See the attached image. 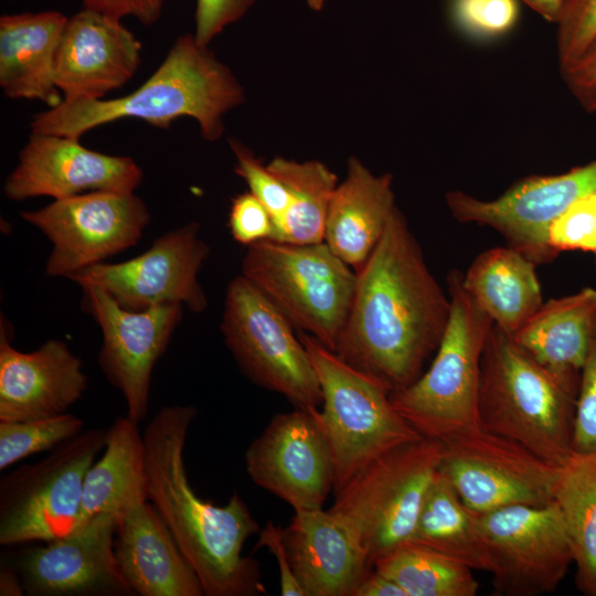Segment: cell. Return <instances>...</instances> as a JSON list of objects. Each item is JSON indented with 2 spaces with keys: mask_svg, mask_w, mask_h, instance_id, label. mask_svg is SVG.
I'll use <instances>...</instances> for the list:
<instances>
[{
  "mask_svg": "<svg viewBox=\"0 0 596 596\" xmlns=\"http://www.w3.org/2000/svg\"><path fill=\"white\" fill-rule=\"evenodd\" d=\"M450 298L430 273L396 207L356 272L350 312L336 353L391 393L414 383L440 344Z\"/></svg>",
  "mask_w": 596,
  "mask_h": 596,
  "instance_id": "1",
  "label": "cell"
},
{
  "mask_svg": "<svg viewBox=\"0 0 596 596\" xmlns=\"http://www.w3.org/2000/svg\"><path fill=\"white\" fill-rule=\"evenodd\" d=\"M196 415L192 405L162 407L143 433L146 496L158 511L206 596L265 594L258 563L243 556L246 540L260 528L234 491L224 505L192 489L183 450Z\"/></svg>",
  "mask_w": 596,
  "mask_h": 596,
  "instance_id": "2",
  "label": "cell"
},
{
  "mask_svg": "<svg viewBox=\"0 0 596 596\" xmlns=\"http://www.w3.org/2000/svg\"><path fill=\"white\" fill-rule=\"evenodd\" d=\"M244 102V91L230 68L193 34L178 38L162 63L137 89L111 99L62 100L31 120L33 132L79 139L99 126L132 118L168 129L181 117L194 119L201 135L217 140L223 116Z\"/></svg>",
  "mask_w": 596,
  "mask_h": 596,
  "instance_id": "3",
  "label": "cell"
},
{
  "mask_svg": "<svg viewBox=\"0 0 596 596\" xmlns=\"http://www.w3.org/2000/svg\"><path fill=\"white\" fill-rule=\"evenodd\" d=\"M578 391L492 326L481 358L479 427L561 466L573 453Z\"/></svg>",
  "mask_w": 596,
  "mask_h": 596,
  "instance_id": "4",
  "label": "cell"
},
{
  "mask_svg": "<svg viewBox=\"0 0 596 596\" xmlns=\"http://www.w3.org/2000/svg\"><path fill=\"white\" fill-rule=\"evenodd\" d=\"M316 370L322 409L316 416L333 467V494L387 453L424 438L395 409L390 390L308 333H298Z\"/></svg>",
  "mask_w": 596,
  "mask_h": 596,
  "instance_id": "5",
  "label": "cell"
},
{
  "mask_svg": "<svg viewBox=\"0 0 596 596\" xmlns=\"http://www.w3.org/2000/svg\"><path fill=\"white\" fill-rule=\"evenodd\" d=\"M450 316L429 368L409 386L391 393L395 409L423 437L444 440L479 427L481 358L492 320L462 286L447 276Z\"/></svg>",
  "mask_w": 596,
  "mask_h": 596,
  "instance_id": "6",
  "label": "cell"
},
{
  "mask_svg": "<svg viewBox=\"0 0 596 596\" xmlns=\"http://www.w3.org/2000/svg\"><path fill=\"white\" fill-rule=\"evenodd\" d=\"M295 329L337 349L356 284V272L324 243L265 240L246 247L242 274Z\"/></svg>",
  "mask_w": 596,
  "mask_h": 596,
  "instance_id": "7",
  "label": "cell"
},
{
  "mask_svg": "<svg viewBox=\"0 0 596 596\" xmlns=\"http://www.w3.org/2000/svg\"><path fill=\"white\" fill-rule=\"evenodd\" d=\"M441 454V440L424 437L377 458L334 494L329 511L356 539L372 567L408 542Z\"/></svg>",
  "mask_w": 596,
  "mask_h": 596,
  "instance_id": "8",
  "label": "cell"
},
{
  "mask_svg": "<svg viewBox=\"0 0 596 596\" xmlns=\"http://www.w3.org/2000/svg\"><path fill=\"white\" fill-rule=\"evenodd\" d=\"M285 315L247 278L227 285L221 321L225 345L242 373L256 385L283 395L294 407L322 404L310 355Z\"/></svg>",
  "mask_w": 596,
  "mask_h": 596,
  "instance_id": "9",
  "label": "cell"
},
{
  "mask_svg": "<svg viewBox=\"0 0 596 596\" xmlns=\"http://www.w3.org/2000/svg\"><path fill=\"white\" fill-rule=\"evenodd\" d=\"M106 438L107 429L83 430L1 479V545L49 542L78 525L85 476Z\"/></svg>",
  "mask_w": 596,
  "mask_h": 596,
  "instance_id": "10",
  "label": "cell"
},
{
  "mask_svg": "<svg viewBox=\"0 0 596 596\" xmlns=\"http://www.w3.org/2000/svg\"><path fill=\"white\" fill-rule=\"evenodd\" d=\"M494 595L539 596L557 588L574 565L555 502L475 514Z\"/></svg>",
  "mask_w": 596,
  "mask_h": 596,
  "instance_id": "11",
  "label": "cell"
},
{
  "mask_svg": "<svg viewBox=\"0 0 596 596\" xmlns=\"http://www.w3.org/2000/svg\"><path fill=\"white\" fill-rule=\"evenodd\" d=\"M441 441L438 471L472 513L554 502L558 466L522 445L481 427Z\"/></svg>",
  "mask_w": 596,
  "mask_h": 596,
  "instance_id": "12",
  "label": "cell"
},
{
  "mask_svg": "<svg viewBox=\"0 0 596 596\" xmlns=\"http://www.w3.org/2000/svg\"><path fill=\"white\" fill-rule=\"evenodd\" d=\"M20 215L53 245L45 274L65 278L132 247L150 221L140 196L115 191L57 199Z\"/></svg>",
  "mask_w": 596,
  "mask_h": 596,
  "instance_id": "13",
  "label": "cell"
},
{
  "mask_svg": "<svg viewBox=\"0 0 596 596\" xmlns=\"http://www.w3.org/2000/svg\"><path fill=\"white\" fill-rule=\"evenodd\" d=\"M209 255L199 223L189 222L157 237L139 256L116 264L103 262L67 279L81 287L102 288L127 310L173 304L200 313L209 306L199 281Z\"/></svg>",
  "mask_w": 596,
  "mask_h": 596,
  "instance_id": "14",
  "label": "cell"
},
{
  "mask_svg": "<svg viewBox=\"0 0 596 596\" xmlns=\"http://www.w3.org/2000/svg\"><path fill=\"white\" fill-rule=\"evenodd\" d=\"M592 193H596V160L561 174L528 177L492 200L455 190L446 193L445 201L458 222L497 231L509 246L538 265L557 256L547 242L553 221Z\"/></svg>",
  "mask_w": 596,
  "mask_h": 596,
  "instance_id": "15",
  "label": "cell"
},
{
  "mask_svg": "<svg viewBox=\"0 0 596 596\" xmlns=\"http://www.w3.org/2000/svg\"><path fill=\"white\" fill-rule=\"evenodd\" d=\"M82 307L102 331L98 365L124 396L130 419L148 414L153 368L180 323L184 307L162 305L141 311L120 307L97 286H84Z\"/></svg>",
  "mask_w": 596,
  "mask_h": 596,
  "instance_id": "16",
  "label": "cell"
},
{
  "mask_svg": "<svg viewBox=\"0 0 596 596\" xmlns=\"http://www.w3.org/2000/svg\"><path fill=\"white\" fill-rule=\"evenodd\" d=\"M317 409L275 415L244 457L252 481L295 511L322 509L333 493L332 460Z\"/></svg>",
  "mask_w": 596,
  "mask_h": 596,
  "instance_id": "17",
  "label": "cell"
},
{
  "mask_svg": "<svg viewBox=\"0 0 596 596\" xmlns=\"http://www.w3.org/2000/svg\"><path fill=\"white\" fill-rule=\"evenodd\" d=\"M143 178L138 163L86 148L79 139L31 131L3 193L11 201L54 200L93 191L135 192Z\"/></svg>",
  "mask_w": 596,
  "mask_h": 596,
  "instance_id": "18",
  "label": "cell"
},
{
  "mask_svg": "<svg viewBox=\"0 0 596 596\" xmlns=\"http://www.w3.org/2000/svg\"><path fill=\"white\" fill-rule=\"evenodd\" d=\"M117 520L115 513H98L44 546L22 551L19 568L25 594L135 595L115 556Z\"/></svg>",
  "mask_w": 596,
  "mask_h": 596,
  "instance_id": "19",
  "label": "cell"
},
{
  "mask_svg": "<svg viewBox=\"0 0 596 596\" xmlns=\"http://www.w3.org/2000/svg\"><path fill=\"white\" fill-rule=\"evenodd\" d=\"M141 43L121 20L83 8L68 18L54 66L63 100L103 99L130 81Z\"/></svg>",
  "mask_w": 596,
  "mask_h": 596,
  "instance_id": "20",
  "label": "cell"
},
{
  "mask_svg": "<svg viewBox=\"0 0 596 596\" xmlns=\"http://www.w3.org/2000/svg\"><path fill=\"white\" fill-rule=\"evenodd\" d=\"M88 377L66 342L46 340L31 352L10 343L0 324V421L22 422L67 413L84 394Z\"/></svg>",
  "mask_w": 596,
  "mask_h": 596,
  "instance_id": "21",
  "label": "cell"
},
{
  "mask_svg": "<svg viewBox=\"0 0 596 596\" xmlns=\"http://www.w3.org/2000/svg\"><path fill=\"white\" fill-rule=\"evenodd\" d=\"M115 556L135 595H204L196 573L145 494L134 498L118 515Z\"/></svg>",
  "mask_w": 596,
  "mask_h": 596,
  "instance_id": "22",
  "label": "cell"
},
{
  "mask_svg": "<svg viewBox=\"0 0 596 596\" xmlns=\"http://www.w3.org/2000/svg\"><path fill=\"white\" fill-rule=\"evenodd\" d=\"M305 596H353L373 568L352 533L329 510H299L283 529Z\"/></svg>",
  "mask_w": 596,
  "mask_h": 596,
  "instance_id": "23",
  "label": "cell"
},
{
  "mask_svg": "<svg viewBox=\"0 0 596 596\" xmlns=\"http://www.w3.org/2000/svg\"><path fill=\"white\" fill-rule=\"evenodd\" d=\"M67 22L58 11L1 15L0 87L7 97L41 100L49 107L63 100L54 66Z\"/></svg>",
  "mask_w": 596,
  "mask_h": 596,
  "instance_id": "24",
  "label": "cell"
},
{
  "mask_svg": "<svg viewBox=\"0 0 596 596\" xmlns=\"http://www.w3.org/2000/svg\"><path fill=\"white\" fill-rule=\"evenodd\" d=\"M395 210L392 174L376 175L351 157L347 175L330 201L323 242L358 272L377 245Z\"/></svg>",
  "mask_w": 596,
  "mask_h": 596,
  "instance_id": "25",
  "label": "cell"
},
{
  "mask_svg": "<svg viewBox=\"0 0 596 596\" xmlns=\"http://www.w3.org/2000/svg\"><path fill=\"white\" fill-rule=\"evenodd\" d=\"M596 327V289L550 299L512 336L538 363L560 380L579 386Z\"/></svg>",
  "mask_w": 596,
  "mask_h": 596,
  "instance_id": "26",
  "label": "cell"
},
{
  "mask_svg": "<svg viewBox=\"0 0 596 596\" xmlns=\"http://www.w3.org/2000/svg\"><path fill=\"white\" fill-rule=\"evenodd\" d=\"M536 264L511 246L479 254L462 286L493 324L513 336L542 306Z\"/></svg>",
  "mask_w": 596,
  "mask_h": 596,
  "instance_id": "27",
  "label": "cell"
},
{
  "mask_svg": "<svg viewBox=\"0 0 596 596\" xmlns=\"http://www.w3.org/2000/svg\"><path fill=\"white\" fill-rule=\"evenodd\" d=\"M142 494L146 496L143 436L138 423L120 416L107 428L102 457L86 472L78 525L103 512L118 517L134 498Z\"/></svg>",
  "mask_w": 596,
  "mask_h": 596,
  "instance_id": "28",
  "label": "cell"
},
{
  "mask_svg": "<svg viewBox=\"0 0 596 596\" xmlns=\"http://www.w3.org/2000/svg\"><path fill=\"white\" fill-rule=\"evenodd\" d=\"M553 499L572 545L576 587L596 596V450H573L558 466Z\"/></svg>",
  "mask_w": 596,
  "mask_h": 596,
  "instance_id": "29",
  "label": "cell"
},
{
  "mask_svg": "<svg viewBox=\"0 0 596 596\" xmlns=\"http://www.w3.org/2000/svg\"><path fill=\"white\" fill-rule=\"evenodd\" d=\"M408 542L488 572L476 515L439 471L425 494Z\"/></svg>",
  "mask_w": 596,
  "mask_h": 596,
  "instance_id": "30",
  "label": "cell"
},
{
  "mask_svg": "<svg viewBox=\"0 0 596 596\" xmlns=\"http://www.w3.org/2000/svg\"><path fill=\"white\" fill-rule=\"evenodd\" d=\"M287 188L290 202L273 241L313 244L324 241V228L338 178L320 161L297 162L281 157L268 164Z\"/></svg>",
  "mask_w": 596,
  "mask_h": 596,
  "instance_id": "31",
  "label": "cell"
},
{
  "mask_svg": "<svg viewBox=\"0 0 596 596\" xmlns=\"http://www.w3.org/2000/svg\"><path fill=\"white\" fill-rule=\"evenodd\" d=\"M373 568L397 583L406 596H475L479 589L472 568L409 542L377 560Z\"/></svg>",
  "mask_w": 596,
  "mask_h": 596,
  "instance_id": "32",
  "label": "cell"
},
{
  "mask_svg": "<svg viewBox=\"0 0 596 596\" xmlns=\"http://www.w3.org/2000/svg\"><path fill=\"white\" fill-rule=\"evenodd\" d=\"M83 430L84 422L71 413L22 422L0 421V470L50 451Z\"/></svg>",
  "mask_w": 596,
  "mask_h": 596,
  "instance_id": "33",
  "label": "cell"
},
{
  "mask_svg": "<svg viewBox=\"0 0 596 596\" xmlns=\"http://www.w3.org/2000/svg\"><path fill=\"white\" fill-rule=\"evenodd\" d=\"M230 146L236 158L235 173L268 210L276 231L289 206L290 195L287 188L268 166L263 164L241 141L230 139Z\"/></svg>",
  "mask_w": 596,
  "mask_h": 596,
  "instance_id": "34",
  "label": "cell"
},
{
  "mask_svg": "<svg viewBox=\"0 0 596 596\" xmlns=\"http://www.w3.org/2000/svg\"><path fill=\"white\" fill-rule=\"evenodd\" d=\"M556 24V53L563 70L596 40V0H562Z\"/></svg>",
  "mask_w": 596,
  "mask_h": 596,
  "instance_id": "35",
  "label": "cell"
},
{
  "mask_svg": "<svg viewBox=\"0 0 596 596\" xmlns=\"http://www.w3.org/2000/svg\"><path fill=\"white\" fill-rule=\"evenodd\" d=\"M547 242L556 255L576 249L596 255V193L578 199L555 219Z\"/></svg>",
  "mask_w": 596,
  "mask_h": 596,
  "instance_id": "36",
  "label": "cell"
},
{
  "mask_svg": "<svg viewBox=\"0 0 596 596\" xmlns=\"http://www.w3.org/2000/svg\"><path fill=\"white\" fill-rule=\"evenodd\" d=\"M519 0H454L453 15L467 32L497 36L510 31L518 21Z\"/></svg>",
  "mask_w": 596,
  "mask_h": 596,
  "instance_id": "37",
  "label": "cell"
},
{
  "mask_svg": "<svg viewBox=\"0 0 596 596\" xmlns=\"http://www.w3.org/2000/svg\"><path fill=\"white\" fill-rule=\"evenodd\" d=\"M573 450H596V327L581 372Z\"/></svg>",
  "mask_w": 596,
  "mask_h": 596,
  "instance_id": "38",
  "label": "cell"
},
{
  "mask_svg": "<svg viewBox=\"0 0 596 596\" xmlns=\"http://www.w3.org/2000/svg\"><path fill=\"white\" fill-rule=\"evenodd\" d=\"M228 227L232 237L246 247L260 241L273 240L275 234L270 213L251 191L232 200Z\"/></svg>",
  "mask_w": 596,
  "mask_h": 596,
  "instance_id": "39",
  "label": "cell"
},
{
  "mask_svg": "<svg viewBox=\"0 0 596 596\" xmlns=\"http://www.w3.org/2000/svg\"><path fill=\"white\" fill-rule=\"evenodd\" d=\"M255 0H196L194 39L201 46L210 42L227 25L240 20Z\"/></svg>",
  "mask_w": 596,
  "mask_h": 596,
  "instance_id": "40",
  "label": "cell"
},
{
  "mask_svg": "<svg viewBox=\"0 0 596 596\" xmlns=\"http://www.w3.org/2000/svg\"><path fill=\"white\" fill-rule=\"evenodd\" d=\"M561 74L579 106L596 114V40L574 63L561 70Z\"/></svg>",
  "mask_w": 596,
  "mask_h": 596,
  "instance_id": "41",
  "label": "cell"
},
{
  "mask_svg": "<svg viewBox=\"0 0 596 596\" xmlns=\"http://www.w3.org/2000/svg\"><path fill=\"white\" fill-rule=\"evenodd\" d=\"M266 547L275 557L279 568L280 595L305 596V593L291 568L286 549L283 529L268 521L258 532L256 549Z\"/></svg>",
  "mask_w": 596,
  "mask_h": 596,
  "instance_id": "42",
  "label": "cell"
},
{
  "mask_svg": "<svg viewBox=\"0 0 596 596\" xmlns=\"http://www.w3.org/2000/svg\"><path fill=\"white\" fill-rule=\"evenodd\" d=\"M85 9L121 20L131 17L140 23H155L166 0H82Z\"/></svg>",
  "mask_w": 596,
  "mask_h": 596,
  "instance_id": "43",
  "label": "cell"
},
{
  "mask_svg": "<svg viewBox=\"0 0 596 596\" xmlns=\"http://www.w3.org/2000/svg\"><path fill=\"white\" fill-rule=\"evenodd\" d=\"M353 596H406L397 583L372 568L361 581Z\"/></svg>",
  "mask_w": 596,
  "mask_h": 596,
  "instance_id": "44",
  "label": "cell"
},
{
  "mask_svg": "<svg viewBox=\"0 0 596 596\" xmlns=\"http://www.w3.org/2000/svg\"><path fill=\"white\" fill-rule=\"evenodd\" d=\"M549 22L556 23L562 0H520Z\"/></svg>",
  "mask_w": 596,
  "mask_h": 596,
  "instance_id": "45",
  "label": "cell"
},
{
  "mask_svg": "<svg viewBox=\"0 0 596 596\" xmlns=\"http://www.w3.org/2000/svg\"><path fill=\"white\" fill-rule=\"evenodd\" d=\"M25 589L21 577L12 570L4 568L0 572V595L1 596H21Z\"/></svg>",
  "mask_w": 596,
  "mask_h": 596,
  "instance_id": "46",
  "label": "cell"
},
{
  "mask_svg": "<svg viewBox=\"0 0 596 596\" xmlns=\"http://www.w3.org/2000/svg\"><path fill=\"white\" fill-rule=\"evenodd\" d=\"M327 0H307L308 7L313 11H319L323 8Z\"/></svg>",
  "mask_w": 596,
  "mask_h": 596,
  "instance_id": "47",
  "label": "cell"
},
{
  "mask_svg": "<svg viewBox=\"0 0 596 596\" xmlns=\"http://www.w3.org/2000/svg\"><path fill=\"white\" fill-rule=\"evenodd\" d=\"M595 265H596V255H595Z\"/></svg>",
  "mask_w": 596,
  "mask_h": 596,
  "instance_id": "48",
  "label": "cell"
}]
</instances>
